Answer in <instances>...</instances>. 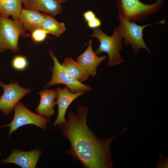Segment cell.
I'll return each mask as SVG.
<instances>
[{"mask_svg":"<svg viewBox=\"0 0 168 168\" xmlns=\"http://www.w3.org/2000/svg\"><path fill=\"white\" fill-rule=\"evenodd\" d=\"M120 22L117 28L124 40V45L126 46L130 44L133 51L138 54L140 48L146 50L151 54V51L145 44L143 38V31L146 27L156 24H165L166 19L152 24H147L140 26L135 22H132L118 15Z\"/></svg>","mask_w":168,"mask_h":168,"instance_id":"cell-4","label":"cell"},{"mask_svg":"<svg viewBox=\"0 0 168 168\" xmlns=\"http://www.w3.org/2000/svg\"><path fill=\"white\" fill-rule=\"evenodd\" d=\"M26 32L18 19H11L0 15V53L7 49L19 51V37Z\"/></svg>","mask_w":168,"mask_h":168,"instance_id":"cell-5","label":"cell"},{"mask_svg":"<svg viewBox=\"0 0 168 168\" xmlns=\"http://www.w3.org/2000/svg\"><path fill=\"white\" fill-rule=\"evenodd\" d=\"M101 24L100 20L96 17L87 22L88 27L92 29H95L101 26Z\"/></svg>","mask_w":168,"mask_h":168,"instance_id":"cell-20","label":"cell"},{"mask_svg":"<svg viewBox=\"0 0 168 168\" xmlns=\"http://www.w3.org/2000/svg\"><path fill=\"white\" fill-rule=\"evenodd\" d=\"M31 38L35 43H40L44 41L46 39L47 33L41 28L35 30L31 32Z\"/></svg>","mask_w":168,"mask_h":168,"instance_id":"cell-19","label":"cell"},{"mask_svg":"<svg viewBox=\"0 0 168 168\" xmlns=\"http://www.w3.org/2000/svg\"><path fill=\"white\" fill-rule=\"evenodd\" d=\"M42 154V151L36 148L29 151H26L14 148L6 158L2 159L3 164L13 163L22 168H35Z\"/></svg>","mask_w":168,"mask_h":168,"instance_id":"cell-9","label":"cell"},{"mask_svg":"<svg viewBox=\"0 0 168 168\" xmlns=\"http://www.w3.org/2000/svg\"><path fill=\"white\" fill-rule=\"evenodd\" d=\"M22 0H0V15L18 20L22 8Z\"/></svg>","mask_w":168,"mask_h":168,"instance_id":"cell-16","label":"cell"},{"mask_svg":"<svg viewBox=\"0 0 168 168\" xmlns=\"http://www.w3.org/2000/svg\"><path fill=\"white\" fill-rule=\"evenodd\" d=\"M61 64L70 75L79 82H82L88 79L89 74L72 58H66Z\"/></svg>","mask_w":168,"mask_h":168,"instance_id":"cell-15","label":"cell"},{"mask_svg":"<svg viewBox=\"0 0 168 168\" xmlns=\"http://www.w3.org/2000/svg\"><path fill=\"white\" fill-rule=\"evenodd\" d=\"M45 15L41 28L47 34L55 35L58 38H59L66 30L64 23L58 21L49 14H45Z\"/></svg>","mask_w":168,"mask_h":168,"instance_id":"cell-17","label":"cell"},{"mask_svg":"<svg viewBox=\"0 0 168 168\" xmlns=\"http://www.w3.org/2000/svg\"><path fill=\"white\" fill-rule=\"evenodd\" d=\"M22 3L25 9L41 11L53 16L62 11L61 4L54 0H22Z\"/></svg>","mask_w":168,"mask_h":168,"instance_id":"cell-12","label":"cell"},{"mask_svg":"<svg viewBox=\"0 0 168 168\" xmlns=\"http://www.w3.org/2000/svg\"><path fill=\"white\" fill-rule=\"evenodd\" d=\"M116 4L118 15L135 22L142 21L159 11L163 6L164 1L156 0L153 4H147L139 0H116Z\"/></svg>","mask_w":168,"mask_h":168,"instance_id":"cell-3","label":"cell"},{"mask_svg":"<svg viewBox=\"0 0 168 168\" xmlns=\"http://www.w3.org/2000/svg\"><path fill=\"white\" fill-rule=\"evenodd\" d=\"M12 64V67L16 69L23 70L27 66V61L26 56L16 55L13 58Z\"/></svg>","mask_w":168,"mask_h":168,"instance_id":"cell-18","label":"cell"},{"mask_svg":"<svg viewBox=\"0 0 168 168\" xmlns=\"http://www.w3.org/2000/svg\"><path fill=\"white\" fill-rule=\"evenodd\" d=\"M77 109V115L71 111L68 120L60 127L61 134L71 145L65 152L80 162L84 168H113L110 146L117 136L97 137L87 125L88 106L79 105Z\"/></svg>","mask_w":168,"mask_h":168,"instance_id":"cell-1","label":"cell"},{"mask_svg":"<svg viewBox=\"0 0 168 168\" xmlns=\"http://www.w3.org/2000/svg\"><path fill=\"white\" fill-rule=\"evenodd\" d=\"M57 3L61 4H62L65 3L68 0H54Z\"/></svg>","mask_w":168,"mask_h":168,"instance_id":"cell-22","label":"cell"},{"mask_svg":"<svg viewBox=\"0 0 168 168\" xmlns=\"http://www.w3.org/2000/svg\"><path fill=\"white\" fill-rule=\"evenodd\" d=\"M49 55L54 63L53 66L49 70L52 72V75L50 81L44 86V88L62 84L67 86L72 93L81 91H89L92 90L90 86L79 82L70 75L61 66L56 57L54 56L51 49L49 50Z\"/></svg>","mask_w":168,"mask_h":168,"instance_id":"cell-7","label":"cell"},{"mask_svg":"<svg viewBox=\"0 0 168 168\" xmlns=\"http://www.w3.org/2000/svg\"><path fill=\"white\" fill-rule=\"evenodd\" d=\"M14 115L12 121L9 124L1 128L9 127L8 136L19 127L25 125L31 124L45 130L47 128V124L49 122V118L36 114L28 109L24 105L19 102L15 107Z\"/></svg>","mask_w":168,"mask_h":168,"instance_id":"cell-6","label":"cell"},{"mask_svg":"<svg viewBox=\"0 0 168 168\" xmlns=\"http://www.w3.org/2000/svg\"><path fill=\"white\" fill-rule=\"evenodd\" d=\"M90 37L96 38L99 40V47L95 52L97 55L102 52L106 53L109 57L108 66L117 65L124 62L120 53L122 49L123 37L117 27H114L113 35L110 36L99 27L95 28Z\"/></svg>","mask_w":168,"mask_h":168,"instance_id":"cell-2","label":"cell"},{"mask_svg":"<svg viewBox=\"0 0 168 168\" xmlns=\"http://www.w3.org/2000/svg\"><path fill=\"white\" fill-rule=\"evenodd\" d=\"M45 15L39 11L22 7L18 20L26 31L31 32L36 29L41 28Z\"/></svg>","mask_w":168,"mask_h":168,"instance_id":"cell-13","label":"cell"},{"mask_svg":"<svg viewBox=\"0 0 168 168\" xmlns=\"http://www.w3.org/2000/svg\"><path fill=\"white\" fill-rule=\"evenodd\" d=\"M83 17L85 21L88 22L96 18V16L91 11L89 10L83 13Z\"/></svg>","mask_w":168,"mask_h":168,"instance_id":"cell-21","label":"cell"},{"mask_svg":"<svg viewBox=\"0 0 168 168\" xmlns=\"http://www.w3.org/2000/svg\"><path fill=\"white\" fill-rule=\"evenodd\" d=\"M0 86L3 90V94L0 98V110L6 116L13 111L19 100L31 91L30 88H24L20 86L16 80L14 83L13 79L8 84L0 82Z\"/></svg>","mask_w":168,"mask_h":168,"instance_id":"cell-8","label":"cell"},{"mask_svg":"<svg viewBox=\"0 0 168 168\" xmlns=\"http://www.w3.org/2000/svg\"><path fill=\"white\" fill-rule=\"evenodd\" d=\"M40 97V104L36 109L38 114L49 118L54 113L57 91L55 90L45 89L38 93Z\"/></svg>","mask_w":168,"mask_h":168,"instance_id":"cell-14","label":"cell"},{"mask_svg":"<svg viewBox=\"0 0 168 168\" xmlns=\"http://www.w3.org/2000/svg\"><path fill=\"white\" fill-rule=\"evenodd\" d=\"M56 91V103L58 106V112L57 118L53 125L55 127L58 125L60 127L66 121L65 115L68 106L77 98L84 94L85 91H81L77 93H72L67 86L63 89L57 87Z\"/></svg>","mask_w":168,"mask_h":168,"instance_id":"cell-10","label":"cell"},{"mask_svg":"<svg viewBox=\"0 0 168 168\" xmlns=\"http://www.w3.org/2000/svg\"><path fill=\"white\" fill-rule=\"evenodd\" d=\"M92 42V39L89 40L86 49L77 57V62L82 68L93 77L96 74L97 67L105 59L106 57L97 56L93 50Z\"/></svg>","mask_w":168,"mask_h":168,"instance_id":"cell-11","label":"cell"}]
</instances>
